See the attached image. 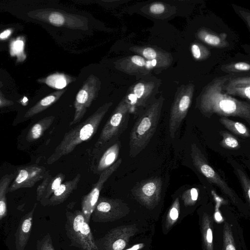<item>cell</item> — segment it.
<instances>
[{
    "mask_svg": "<svg viewBox=\"0 0 250 250\" xmlns=\"http://www.w3.org/2000/svg\"><path fill=\"white\" fill-rule=\"evenodd\" d=\"M233 76L229 74L213 79L197 97L196 108L203 116L208 118L213 114L222 117H237L250 124L249 102L238 100L223 90L224 84Z\"/></svg>",
    "mask_w": 250,
    "mask_h": 250,
    "instance_id": "6da1fadb",
    "label": "cell"
},
{
    "mask_svg": "<svg viewBox=\"0 0 250 250\" xmlns=\"http://www.w3.org/2000/svg\"><path fill=\"white\" fill-rule=\"evenodd\" d=\"M112 104L111 102L104 104L85 120L66 132L54 152L48 158L47 164H52L72 152L79 144L90 139L97 132L101 122Z\"/></svg>",
    "mask_w": 250,
    "mask_h": 250,
    "instance_id": "7a4b0ae2",
    "label": "cell"
},
{
    "mask_svg": "<svg viewBox=\"0 0 250 250\" xmlns=\"http://www.w3.org/2000/svg\"><path fill=\"white\" fill-rule=\"evenodd\" d=\"M165 98H156L138 115L129 135V154L136 157L149 143L160 119Z\"/></svg>",
    "mask_w": 250,
    "mask_h": 250,
    "instance_id": "3957f363",
    "label": "cell"
},
{
    "mask_svg": "<svg viewBox=\"0 0 250 250\" xmlns=\"http://www.w3.org/2000/svg\"><path fill=\"white\" fill-rule=\"evenodd\" d=\"M130 114L129 106L124 97L113 111L89 150L93 161L95 162L106 149L119 140L127 127Z\"/></svg>",
    "mask_w": 250,
    "mask_h": 250,
    "instance_id": "277c9868",
    "label": "cell"
},
{
    "mask_svg": "<svg viewBox=\"0 0 250 250\" xmlns=\"http://www.w3.org/2000/svg\"><path fill=\"white\" fill-rule=\"evenodd\" d=\"M161 80L154 76L144 79L132 85L124 97L128 104L130 113L139 114L149 104L159 92Z\"/></svg>",
    "mask_w": 250,
    "mask_h": 250,
    "instance_id": "5b68a950",
    "label": "cell"
},
{
    "mask_svg": "<svg viewBox=\"0 0 250 250\" xmlns=\"http://www.w3.org/2000/svg\"><path fill=\"white\" fill-rule=\"evenodd\" d=\"M65 230L73 245L82 250H99L81 210L67 211Z\"/></svg>",
    "mask_w": 250,
    "mask_h": 250,
    "instance_id": "8992f818",
    "label": "cell"
},
{
    "mask_svg": "<svg viewBox=\"0 0 250 250\" xmlns=\"http://www.w3.org/2000/svg\"><path fill=\"white\" fill-rule=\"evenodd\" d=\"M195 90L193 83L182 84L178 87L175 94L170 110L169 132L174 139L182 121L187 116L191 104Z\"/></svg>",
    "mask_w": 250,
    "mask_h": 250,
    "instance_id": "52a82bcc",
    "label": "cell"
},
{
    "mask_svg": "<svg viewBox=\"0 0 250 250\" xmlns=\"http://www.w3.org/2000/svg\"><path fill=\"white\" fill-rule=\"evenodd\" d=\"M101 82L98 77L91 74L83 83L77 93L74 103L75 113L69 126L80 122L84 117L87 109L97 97Z\"/></svg>",
    "mask_w": 250,
    "mask_h": 250,
    "instance_id": "ba28073f",
    "label": "cell"
},
{
    "mask_svg": "<svg viewBox=\"0 0 250 250\" xmlns=\"http://www.w3.org/2000/svg\"><path fill=\"white\" fill-rule=\"evenodd\" d=\"M129 211L128 206L122 200L100 196L91 216L95 222L105 223L120 219Z\"/></svg>",
    "mask_w": 250,
    "mask_h": 250,
    "instance_id": "9c48e42d",
    "label": "cell"
},
{
    "mask_svg": "<svg viewBox=\"0 0 250 250\" xmlns=\"http://www.w3.org/2000/svg\"><path fill=\"white\" fill-rule=\"evenodd\" d=\"M191 157L194 167L209 182L216 186L232 200L235 199V194L232 189L208 164L204 155L195 144H192L191 146Z\"/></svg>",
    "mask_w": 250,
    "mask_h": 250,
    "instance_id": "30bf717a",
    "label": "cell"
},
{
    "mask_svg": "<svg viewBox=\"0 0 250 250\" xmlns=\"http://www.w3.org/2000/svg\"><path fill=\"white\" fill-rule=\"evenodd\" d=\"M122 161V159H118L112 166L103 171L100 174L97 182L93 185L90 191L83 197L81 211L85 220L88 223L99 198L100 194L104 185L120 167Z\"/></svg>",
    "mask_w": 250,
    "mask_h": 250,
    "instance_id": "8fae6325",
    "label": "cell"
},
{
    "mask_svg": "<svg viewBox=\"0 0 250 250\" xmlns=\"http://www.w3.org/2000/svg\"><path fill=\"white\" fill-rule=\"evenodd\" d=\"M162 181L160 177L143 180L132 188V194L140 204L147 208L155 205L158 202L162 190Z\"/></svg>",
    "mask_w": 250,
    "mask_h": 250,
    "instance_id": "7c38bea8",
    "label": "cell"
},
{
    "mask_svg": "<svg viewBox=\"0 0 250 250\" xmlns=\"http://www.w3.org/2000/svg\"><path fill=\"white\" fill-rule=\"evenodd\" d=\"M118 69L130 75L143 76L152 70H163L165 68L156 61H149L135 55L124 58L116 62Z\"/></svg>",
    "mask_w": 250,
    "mask_h": 250,
    "instance_id": "4fadbf2b",
    "label": "cell"
},
{
    "mask_svg": "<svg viewBox=\"0 0 250 250\" xmlns=\"http://www.w3.org/2000/svg\"><path fill=\"white\" fill-rule=\"evenodd\" d=\"M42 17L45 21L56 26L82 30L88 29V19L81 15L62 10H49L44 11Z\"/></svg>",
    "mask_w": 250,
    "mask_h": 250,
    "instance_id": "5bb4252c",
    "label": "cell"
},
{
    "mask_svg": "<svg viewBox=\"0 0 250 250\" xmlns=\"http://www.w3.org/2000/svg\"><path fill=\"white\" fill-rule=\"evenodd\" d=\"M46 173L44 167L38 165L19 167L12 184L8 188V192L32 187L36 183L43 179Z\"/></svg>",
    "mask_w": 250,
    "mask_h": 250,
    "instance_id": "9a60e30c",
    "label": "cell"
},
{
    "mask_svg": "<svg viewBox=\"0 0 250 250\" xmlns=\"http://www.w3.org/2000/svg\"><path fill=\"white\" fill-rule=\"evenodd\" d=\"M137 230L135 225H124L112 229L104 238V250H123Z\"/></svg>",
    "mask_w": 250,
    "mask_h": 250,
    "instance_id": "2e32d148",
    "label": "cell"
},
{
    "mask_svg": "<svg viewBox=\"0 0 250 250\" xmlns=\"http://www.w3.org/2000/svg\"><path fill=\"white\" fill-rule=\"evenodd\" d=\"M129 50L146 60L157 61L165 69L171 65L173 60L170 53L156 46H135Z\"/></svg>",
    "mask_w": 250,
    "mask_h": 250,
    "instance_id": "e0dca14e",
    "label": "cell"
},
{
    "mask_svg": "<svg viewBox=\"0 0 250 250\" xmlns=\"http://www.w3.org/2000/svg\"><path fill=\"white\" fill-rule=\"evenodd\" d=\"M121 146V142L119 140L106 149L96 161L94 173L100 174L112 166L118 160Z\"/></svg>",
    "mask_w": 250,
    "mask_h": 250,
    "instance_id": "ac0fdd59",
    "label": "cell"
},
{
    "mask_svg": "<svg viewBox=\"0 0 250 250\" xmlns=\"http://www.w3.org/2000/svg\"><path fill=\"white\" fill-rule=\"evenodd\" d=\"M81 178V175L78 173L72 180L63 182L53 193L45 206H55L63 203L76 189Z\"/></svg>",
    "mask_w": 250,
    "mask_h": 250,
    "instance_id": "d6986e66",
    "label": "cell"
},
{
    "mask_svg": "<svg viewBox=\"0 0 250 250\" xmlns=\"http://www.w3.org/2000/svg\"><path fill=\"white\" fill-rule=\"evenodd\" d=\"M37 206L35 204L32 209L21 220L16 233L17 250H23L28 240L32 225L33 214Z\"/></svg>",
    "mask_w": 250,
    "mask_h": 250,
    "instance_id": "ffe728a7",
    "label": "cell"
},
{
    "mask_svg": "<svg viewBox=\"0 0 250 250\" xmlns=\"http://www.w3.org/2000/svg\"><path fill=\"white\" fill-rule=\"evenodd\" d=\"M195 36L200 41L213 47L225 48L229 45L226 34H218L205 27L199 28Z\"/></svg>",
    "mask_w": 250,
    "mask_h": 250,
    "instance_id": "44dd1931",
    "label": "cell"
},
{
    "mask_svg": "<svg viewBox=\"0 0 250 250\" xmlns=\"http://www.w3.org/2000/svg\"><path fill=\"white\" fill-rule=\"evenodd\" d=\"M66 89L58 90L40 100L30 108L24 114V118L28 119L45 110L56 103L65 92Z\"/></svg>",
    "mask_w": 250,
    "mask_h": 250,
    "instance_id": "7402d4cb",
    "label": "cell"
},
{
    "mask_svg": "<svg viewBox=\"0 0 250 250\" xmlns=\"http://www.w3.org/2000/svg\"><path fill=\"white\" fill-rule=\"evenodd\" d=\"M145 7L146 13L157 19L166 18L176 11L175 6L160 1L152 2Z\"/></svg>",
    "mask_w": 250,
    "mask_h": 250,
    "instance_id": "603a6c76",
    "label": "cell"
},
{
    "mask_svg": "<svg viewBox=\"0 0 250 250\" xmlns=\"http://www.w3.org/2000/svg\"><path fill=\"white\" fill-rule=\"evenodd\" d=\"M54 120L55 117L52 115L46 117L34 124L29 130L26 140L31 142L40 138L52 124Z\"/></svg>",
    "mask_w": 250,
    "mask_h": 250,
    "instance_id": "cb8c5ba5",
    "label": "cell"
},
{
    "mask_svg": "<svg viewBox=\"0 0 250 250\" xmlns=\"http://www.w3.org/2000/svg\"><path fill=\"white\" fill-rule=\"evenodd\" d=\"M76 78L63 73H56L45 78L44 82L49 86L58 90L64 89Z\"/></svg>",
    "mask_w": 250,
    "mask_h": 250,
    "instance_id": "d4e9b609",
    "label": "cell"
},
{
    "mask_svg": "<svg viewBox=\"0 0 250 250\" xmlns=\"http://www.w3.org/2000/svg\"><path fill=\"white\" fill-rule=\"evenodd\" d=\"M15 175L13 173L6 174L0 179V221L7 214L6 194Z\"/></svg>",
    "mask_w": 250,
    "mask_h": 250,
    "instance_id": "484cf974",
    "label": "cell"
},
{
    "mask_svg": "<svg viewBox=\"0 0 250 250\" xmlns=\"http://www.w3.org/2000/svg\"><path fill=\"white\" fill-rule=\"evenodd\" d=\"M220 123L228 130L241 137L250 138V133L247 127L241 122L234 121L227 117H221Z\"/></svg>",
    "mask_w": 250,
    "mask_h": 250,
    "instance_id": "4316f807",
    "label": "cell"
},
{
    "mask_svg": "<svg viewBox=\"0 0 250 250\" xmlns=\"http://www.w3.org/2000/svg\"><path fill=\"white\" fill-rule=\"evenodd\" d=\"M65 175L62 173H59L55 176L52 177L47 188L44 193L41 202L45 206L46 202L53 193L59 187L65 179Z\"/></svg>",
    "mask_w": 250,
    "mask_h": 250,
    "instance_id": "83f0119b",
    "label": "cell"
},
{
    "mask_svg": "<svg viewBox=\"0 0 250 250\" xmlns=\"http://www.w3.org/2000/svg\"><path fill=\"white\" fill-rule=\"evenodd\" d=\"M190 51L193 58L197 61L205 60L210 56V51L203 44L197 42H194L191 44Z\"/></svg>",
    "mask_w": 250,
    "mask_h": 250,
    "instance_id": "f1b7e54d",
    "label": "cell"
},
{
    "mask_svg": "<svg viewBox=\"0 0 250 250\" xmlns=\"http://www.w3.org/2000/svg\"><path fill=\"white\" fill-rule=\"evenodd\" d=\"M221 69L225 72L234 75L236 73L249 71L250 65L245 62H231L222 65Z\"/></svg>",
    "mask_w": 250,
    "mask_h": 250,
    "instance_id": "f546056e",
    "label": "cell"
},
{
    "mask_svg": "<svg viewBox=\"0 0 250 250\" xmlns=\"http://www.w3.org/2000/svg\"><path fill=\"white\" fill-rule=\"evenodd\" d=\"M224 92L230 96H236L250 100V85H238L223 89Z\"/></svg>",
    "mask_w": 250,
    "mask_h": 250,
    "instance_id": "4dcf8cb0",
    "label": "cell"
},
{
    "mask_svg": "<svg viewBox=\"0 0 250 250\" xmlns=\"http://www.w3.org/2000/svg\"><path fill=\"white\" fill-rule=\"evenodd\" d=\"M223 138L220 144L224 148L231 149H238L240 146L238 140L233 135L227 131L220 132Z\"/></svg>",
    "mask_w": 250,
    "mask_h": 250,
    "instance_id": "1f68e13d",
    "label": "cell"
},
{
    "mask_svg": "<svg viewBox=\"0 0 250 250\" xmlns=\"http://www.w3.org/2000/svg\"><path fill=\"white\" fill-rule=\"evenodd\" d=\"M250 85V76L238 77L234 76L229 78L224 84L223 89L235 87L238 85Z\"/></svg>",
    "mask_w": 250,
    "mask_h": 250,
    "instance_id": "d6a6232c",
    "label": "cell"
},
{
    "mask_svg": "<svg viewBox=\"0 0 250 250\" xmlns=\"http://www.w3.org/2000/svg\"><path fill=\"white\" fill-rule=\"evenodd\" d=\"M236 173L238 175L246 199L249 202L250 200V181L246 173L241 169H237Z\"/></svg>",
    "mask_w": 250,
    "mask_h": 250,
    "instance_id": "836d02e7",
    "label": "cell"
},
{
    "mask_svg": "<svg viewBox=\"0 0 250 250\" xmlns=\"http://www.w3.org/2000/svg\"><path fill=\"white\" fill-rule=\"evenodd\" d=\"M51 175L47 172L46 175L43 179V181L39 185L37 189V200L41 201L45 193L48 184L52 178Z\"/></svg>",
    "mask_w": 250,
    "mask_h": 250,
    "instance_id": "e575fe53",
    "label": "cell"
},
{
    "mask_svg": "<svg viewBox=\"0 0 250 250\" xmlns=\"http://www.w3.org/2000/svg\"><path fill=\"white\" fill-rule=\"evenodd\" d=\"M198 192L197 188H192L186 190L182 195L185 204H193L198 199Z\"/></svg>",
    "mask_w": 250,
    "mask_h": 250,
    "instance_id": "d590c367",
    "label": "cell"
},
{
    "mask_svg": "<svg viewBox=\"0 0 250 250\" xmlns=\"http://www.w3.org/2000/svg\"><path fill=\"white\" fill-rule=\"evenodd\" d=\"M40 250H55L49 235H46L42 240Z\"/></svg>",
    "mask_w": 250,
    "mask_h": 250,
    "instance_id": "8d00e7d4",
    "label": "cell"
},
{
    "mask_svg": "<svg viewBox=\"0 0 250 250\" xmlns=\"http://www.w3.org/2000/svg\"><path fill=\"white\" fill-rule=\"evenodd\" d=\"M237 14L244 20L247 24L248 28L250 30V13L249 12L240 9V8H234Z\"/></svg>",
    "mask_w": 250,
    "mask_h": 250,
    "instance_id": "74e56055",
    "label": "cell"
},
{
    "mask_svg": "<svg viewBox=\"0 0 250 250\" xmlns=\"http://www.w3.org/2000/svg\"><path fill=\"white\" fill-rule=\"evenodd\" d=\"M179 200L178 198H177L174 202L172 208L169 211V216L170 218L173 220H176L179 216Z\"/></svg>",
    "mask_w": 250,
    "mask_h": 250,
    "instance_id": "f35d334b",
    "label": "cell"
},
{
    "mask_svg": "<svg viewBox=\"0 0 250 250\" xmlns=\"http://www.w3.org/2000/svg\"><path fill=\"white\" fill-rule=\"evenodd\" d=\"M23 42L20 40H17L15 41L12 46V50L13 53L18 54L21 52L23 48Z\"/></svg>",
    "mask_w": 250,
    "mask_h": 250,
    "instance_id": "ab89813d",
    "label": "cell"
},
{
    "mask_svg": "<svg viewBox=\"0 0 250 250\" xmlns=\"http://www.w3.org/2000/svg\"><path fill=\"white\" fill-rule=\"evenodd\" d=\"M11 33V31L10 30H5L0 34V39L2 40L7 39L10 35Z\"/></svg>",
    "mask_w": 250,
    "mask_h": 250,
    "instance_id": "60d3db41",
    "label": "cell"
},
{
    "mask_svg": "<svg viewBox=\"0 0 250 250\" xmlns=\"http://www.w3.org/2000/svg\"><path fill=\"white\" fill-rule=\"evenodd\" d=\"M206 239L208 243H212V230L210 229H208L207 230L206 234Z\"/></svg>",
    "mask_w": 250,
    "mask_h": 250,
    "instance_id": "b9f144b4",
    "label": "cell"
},
{
    "mask_svg": "<svg viewBox=\"0 0 250 250\" xmlns=\"http://www.w3.org/2000/svg\"><path fill=\"white\" fill-rule=\"evenodd\" d=\"M143 244H136L134 246H133L132 247H131V248H129L125 250H139L140 249H141L143 247Z\"/></svg>",
    "mask_w": 250,
    "mask_h": 250,
    "instance_id": "7bdbcfd3",
    "label": "cell"
},
{
    "mask_svg": "<svg viewBox=\"0 0 250 250\" xmlns=\"http://www.w3.org/2000/svg\"><path fill=\"white\" fill-rule=\"evenodd\" d=\"M215 219L218 221H220L222 219V216L219 212H216L215 213Z\"/></svg>",
    "mask_w": 250,
    "mask_h": 250,
    "instance_id": "ee69618b",
    "label": "cell"
},
{
    "mask_svg": "<svg viewBox=\"0 0 250 250\" xmlns=\"http://www.w3.org/2000/svg\"><path fill=\"white\" fill-rule=\"evenodd\" d=\"M226 250H236V249L232 244H229L227 246Z\"/></svg>",
    "mask_w": 250,
    "mask_h": 250,
    "instance_id": "f6af8a7d",
    "label": "cell"
},
{
    "mask_svg": "<svg viewBox=\"0 0 250 250\" xmlns=\"http://www.w3.org/2000/svg\"><path fill=\"white\" fill-rule=\"evenodd\" d=\"M2 102L1 100V99H0V106H1L2 105Z\"/></svg>",
    "mask_w": 250,
    "mask_h": 250,
    "instance_id": "bcb514c9",
    "label": "cell"
}]
</instances>
